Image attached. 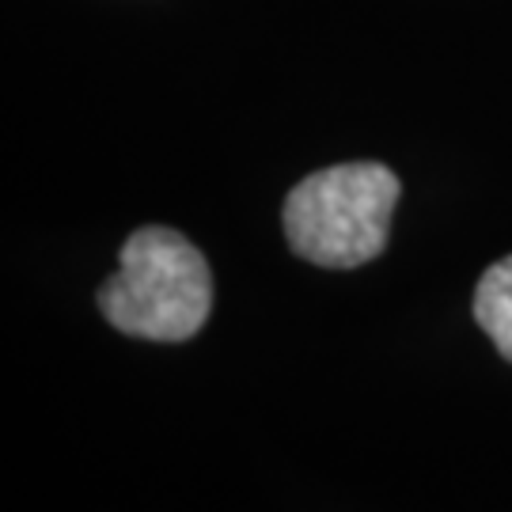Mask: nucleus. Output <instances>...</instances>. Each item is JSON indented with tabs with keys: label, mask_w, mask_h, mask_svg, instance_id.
Listing matches in <instances>:
<instances>
[{
	"label": "nucleus",
	"mask_w": 512,
	"mask_h": 512,
	"mask_svg": "<svg viewBox=\"0 0 512 512\" xmlns=\"http://www.w3.org/2000/svg\"><path fill=\"white\" fill-rule=\"evenodd\" d=\"M399 190V175L372 160L323 167L289 190L281 209L285 239L323 270L365 266L384 255Z\"/></svg>",
	"instance_id": "obj_2"
},
{
	"label": "nucleus",
	"mask_w": 512,
	"mask_h": 512,
	"mask_svg": "<svg viewBox=\"0 0 512 512\" xmlns=\"http://www.w3.org/2000/svg\"><path fill=\"white\" fill-rule=\"evenodd\" d=\"M475 319L494 349L512 361V255L494 262L475 289Z\"/></svg>",
	"instance_id": "obj_3"
},
{
	"label": "nucleus",
	"mask_w": 512,
	"mask_h": 512,
	"mask_svg": "<svg viewBox=\"0 0 512 512\" xmlns=\"http://www.w3.org/2000/svg\"><path fill=\"white\" fill-rule=\"evenodd\" d=\"M99 311L129 338L186 342L213 311L209 262L175 228H137L122 243L118 274L99 289Z\"/></svg>",
	"instance_id": "obj_1"
}]
</instances>
